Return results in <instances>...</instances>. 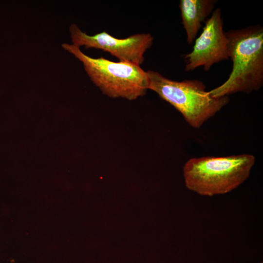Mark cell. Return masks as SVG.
I'll use <instances>...</instances> for the list:
<instances>
[{
  "instance_id": "cell-1",
  "label": "cell",
  "mask_w": 263,
  "mask_h": 263,
  "mask_svg": "<svg viewBox=\"0 0 263 263\" xmlns=\"http://www.w3.org/2000/svg\"><path fill=\"white\" fill-rule=\"evenodd\" d=\"M232 68L227 80L209 92L215 98L250 93L263 85V28L255 25L225 33Z\"/></svg>"
},
{
  "instance_id": "cell-2",
  "label": "cell",
  "mask_w": 263,
  "mask_h": 263,
  "mask_svg": "<svg viewBox=\"0 0 263 263\" xmlns=\"http://www.w3.org/2000/svg\"><path fill=\"white\" fill-rule=\"evenodd\" d=\"M255 162L254 156L248 154L191 158L183 167L185 185L203 196L225 194L249 177Z\"/></svg>"
},
{
  "instance_id": "cell-3",
  "label": "cell",
  "mask_w": 263,
  "mask_h": 263,
  "mask_svg": "<svg viewBox=\"0 0 263 263\" xmlns=\"http://www.w3.org/2000/svg\"><path fill=\"white\" fill-rule=\"evenodd\" d=\"M147 73L149 89L172 105L193 128L201 127L229 102L228 96H211L206 91L203 82L199 80L177 81L156 71L149 70Z\"/></svg>"
},
{
  "instance_id": "cell-4",
  "label": "cell",
  "mask_w": 263,
  "mask_h": 263,
  "mask_svg": "<svg viewBox=\"0 0 263 263\" xmlns=\"http://www.w3.org/2000/svg\"><path fill=\"white\" fill-rule=\"evenodd\" d=\"M62 47L82 63L91 81L109 97L135 100L149 89L147 73L140 65L91 57L73 44L64 43Z\"/></svg>"
},
{
  "instance_id": "cell-5",
  "label": "cell",
  "mask_w": 263,
  "mask_h": 263,
  "mask_svg": "<svg viewBox=\"0 0 263 263\" xmlns=\"http://www.w3.org/2000/svg\"><path fill=\"white\" fill-rule=\"evenodd\" d=\"M73 44L80 48L102 50L119 61L141 65L144 54L152 45L153 38L149 33H138L125 38H117L105 31L90 36L72 23L69 28Z\"/></svg>"
},
{
  "instance_id": "cell-6",
  "label": "cell",
  "mask_w": 263,
  "mask_h": 263,
  "mask_svg": "<svg viewBox=\"0 0 263 263\" xmlns=\"http://www.w3.org/2000/svg\"><path fill=\"white\" fill-rule=\"evenodd\" d=\"M228 58V41L223 30L221 10L217 8L206 21L192 50L184 55L185 70L189 72L203 67L207 71L214 64Z\"/></svg>"
},
{
  "instance_id": "cell-7",
  "label": "cell",
  "mask_w": 263,
  "mask_h": 263,
  "mask_svg": "<svg viewBox=\"0 0 263 263\" xmlns=\"http://www.w3.org/2000/svg\"><path fill=\"white\" fill-rule=\"evenodd\" d=\"M217 2L215 0H180L182 22L188 44L195 40L202 23L213 12Z\"/></svg>"
}]
</instances>
